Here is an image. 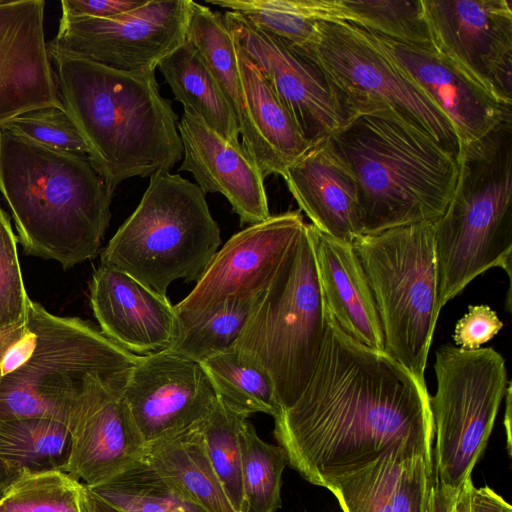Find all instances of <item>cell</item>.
Here are the masks:
<instances>
[{"label":"cell","instance_id":"22","mask_svg":"<svg viewBox=\"0 0 512 512\" xmlns=\"http://www.w3.org/2000/svg\"><path fill=\"white\" fill-rule=\"evenodd\" d=\"M281 176L316 229L348 243L361 235L357 182L329 138L311 145Z\"/></svg>","mask_w":512,"mask_h":512},{"label":"cell","instance_id":"12","mask_svg":"<svg viewBox=\"0 0 512 512\" xmlns=\"http://www.w3.org/2000/svg\"><path fill=\"white\" fill-rule=\"evenodd\" d=\"M192 0L146 1L108 18L61 13L47 48L126 72L155 70L185 40Z\"/></svg>","mask_w":512,"mask_h":512},{"label":"cell","instance_id":"27","mask_svg":"<svg viewBox=\"0 0 512 512\" xmlns=\"http://www.w3.org/2000/svg\"><path fill=\"white\" fill-rule=\"evenodd\" d=\"M175 99L210 129L242 145L234 114L198 49L186 39L157 65Z\"/></svg>","mask_w":512,"mask_h":512},{"label":"cell","instance_id":"26","mask_svg":"<svg viewBox=\"0 0 512 512\" xmlns=\"http://www.w3.org/2000/svg\"><path fill=\"white\" fill-rule=\"evenodd\" d=\"M236 48L250 118L266 158V177L281 176L285 167L311 144L302 136L275 90L237 41Z\"/></svg>","mask_w":512,"mask_h":512},{"label":"cell","instance_id":"32","mask_svg":"<svg viewBox=\"0 0 512 512\" xmlns=\"http://www.w3.org/2000/svg\"><path fill=\"white\" fill-rule=\"evenodd\" d=\"M336 22H348L395 41L431 45L422 0H333Z\"/></svg>","mask_w":512,"mask_h":512},{"label":"cell","instance_id":"36","mask_svg":"<svg viewBox=\"0 0 512 512\" xmlns=\"http://www.w3.org/2000/svg\"><path fill=\"white\" fill-rule=\"evenodd\" d=\"M244 419L218 398L213 410L198 424L208 458L237 512H246L240 443Z\"/></svg>","mask_w":512,"mask_h":512},{"label":"cell","instance_id":"17","mask_svg":"<svg viewBox=\"0 0 512 512\" xmlns=\"http://www.w3.org/2000/svg\"><path fill=\"white\" fill-rule=\"evenodd\" d=\"M223 16L305 140L313 145L331 136L345 121L346 113L318 68L288 43L256 27L244 16L232 11Z\"/></svg>","mask_w":512,"mask_h":512},{"label":"cell","instance_id":"11","mask_svg":"<svg viewBox=\"0 0 512 512\" xmlns=\"http://www.w3.org/2000/svg\"><path fill=\"white\" fill-rule=\"evenodd\" d=\"M293 48L322 73L346 118L370 104L388 105L458 158L460 144L449 119L368 31L348 22L319 21L308 42Z\"/></svg>","mask_w":512,"mask_h":512},{"label":"cell","instance_id":"18","mask_svg":"<svg viewBox=\"0 0 512 512\" xmlns=\"http://www.w3.org/2000/svg\"><path fill=\"white\" fill-rule=\"evenodd\" d=\"M43 0H0V126L28 111L64 109L44 32Z\"/></svg>","mask_w":512,"mask_h":512},{"label":"cell","instance_id":"21","mask_svg":"<svg viewBox=\"0 0 512 512\" xmlns=\"http://www.w3.org/2000/svg\"><path fill=\"white\" fill-rule=\"evenodd\" d=\"M178 130L183 146L179 171L190 172L204 194H222L241 225L271 216L264 178L242 145L232 144L187 110Z\"/></svg>","mask_w":512,"mask_h":512},{"label":"cell","instance_id":"31","mask_svg":"<svg viewBox=\"0 0 512 512\" xmlns=\"http://www.w3.org/2000/svg\"><path fill=\"white\" fill-rule=\"evenodd\" d=\"M244 16L293 47L312 36L316 22H334L332 0H207Z\"/></svg>","mask_w":512,"mask_h":512},{"label":"cell","instance_id":"4","mask_svg":"<svg viewBox=\"0 0 512 512\" xmlns=\"http://www.w3.org/2000/svg\"><path fill=\"white\" fill-rule=\"evenodd\" d=\"M0 193L27 255L55 260L64 269L97 256L114 191L88 155L0 129Z\"/></svg>","mask_w":512,"mask_h":512},{"label":"cell","instance_id":"7","mask_svg":"<svg viewBox=\"0 0 512 512\" xmlns=\"http://www.w3.org/2000/svg\"><path fill=\"white\" fill-rule=\"evenodd\" d=\"M28 323L36 339L27 359L0 378V421L43 418L68 428L89 387L116 378L139 359L78 317H62L31 303Z\"/></svg>","mask_w":512,"mask_h":512},{"label":"cell","instance_id":"29","mask_svg":"<svg viewBox=\"0 0 512 512\" xmlns=\"http://www.w3.org/2000/svg\"><path fill=\"white\" fill-rule=\"evenodd\" d=\"M3 512H91L87 486L57 467L21 468L3 487Z\"/></svg>","mask_w":512,"mask_h":512},{"label":"cell","instance_id":"28","mask_svg":"<svg viewBox=\"0 0 512 512\" xmlns=\"http://www.w3.org/2000/svg\"><path fill=\"white\" fill-rule=\"evenodd\" d=\"M433 456L410 442H399L371 463L333 479L326 487L343 512H393L394 490L406 462Z\"/></svg>","mask_w":512,"mask_h":512},{"label":"cell","instance_id":"34","mask_svg":"<svg viewBox=\"0 0 512 512\" xmlns=\"http://www.w3.org/2000/svg\"><path fill=\"white\" fill-rule=\"evenodd\" d=\"M88 489L120 512H205L145 462Z\"/></svg>","mask_w":512,"mask_h":512},{"label":"cell","instance_id":"15","mask_svg":"<svg viewBox=\"0 0 512 512\" xmlns=\"http://www.w3.org/2000/svg\"><path fill=\"white\" fill-rule=\"evenodd\" d=\"M119 390L146 447L195 427L218 401L201 364L171 349L140 356Z\"/></svg>","mask_w":512,"mask_h":512},{"label":"cell","instance_id":"16","mask_svg":"<svg viewBox=\"0 0 512 512\" xmlns=\"http://www.w3.org/2000/svg\"><path fill=\"white\" fill-rule=\"evenodd\" d=\"M122 375L94 382L68 424L67 457L57 468L89 488L144 463L146 444L119 390Z\"/></svg>","mask_w":512,"mask_h":512},{"label":"cell","instance_id":"45","mask_svg":"<svg viewBox=\"0 0 512 512\" xmlns=\"http://www.w3.org/2000/svg\"><path fill=\"white\" fill-rule=\"evenodd\" d=\"M88 488V487H87ZM90 492V490H89ZM91 497V512H120L117 508L113 507L109 503L96 497L90 492Z\"/></svg>","mask_w":512,"mask_h":512},{"label":"cell","instance_id":"41","mask_svg":"<svg viewBox=\"0 0 512 512\" xmlns=\"http://www.w3.org/2000/svg\"><path fill=\"white\" fill-rule=\"evenodd\" d=\"M503 322L488 305H470L460 318L452 335L455 346L462 350H476L490 341L502 329Z\"/></svg>","mask_w":512,"mask_h":512},{"label":"cell","instance_id":"37","mask_svg":"<svg viewBox=\"0 0 512 512\" xmlns=\"http://www.w3.org/2000/svg\"><path fill=\"white\" fill-rule=\"evenodd\" d=\"M69 444L68 428L55 420L0 421V464L18 471L61 457Z\"/></svg>","mask_w":512,"mask_h":512},{"label":"cell","instance_id":"47","mask_svg":"<svg viewBox=\"0 0 512 512\" xmlns=\"http://www.w3.org/2000/svg\"><path fill=\"white\" fill-rule=\"evenodd\" d=\"M454 512H455V508H454Z\"/></svg>","mask_w":512,"mask_h":512},{"label":"cell","instance_id":"14","mask_svg":"<svg viewBox=\"0 0 512 512\" xmlns=\"http://www.w3.org/2000/svg\"><path fill=\"white\" fill-rule=\"evenodd\" d=\"M306 224L300 210L287 211L234 234L213 256L192 291L175 305L178 319L263 293Z\"/></svg>","mask_w":512,"mask_h":512},{"label":"cell","instance_id":"24","mask_svg":"<svg viewBox=\"0 0 512 512\" xmlns=\"http://www.w3.org/2000/svg\"><path fill=\"white\" fill-rule=\"evenodd\" d=\"M188 39L200 52L236 119L242 146L266 178V158L250 118L240 72L236 41L223 14L192 2Z\"/></svg>","mask_w":512,"mask_h":512},{"label":"cell","instance_id":"35","mask_svg":"<svg viewBox=\"0 0 512 512\" xmlns=\"http://www.w3.org/2000/svg\"><path fill=\"white\" fill-rule=\"evenodd\" d=\"M246 512H276L282 505V474L288 464L280 446L262 440L251 422L240 428Z\"/></svg>","mask_w":512,"mask_h":512},{"label":"cell","instance_id":"38","mask_svg":"<svg viewBox=\"0 0 512 512\" xmlns=\"http://www.w3.org/2000/svg\"><path fill=\"white\" fill-rule=\"evenodd\" d=\"M31 303L19 264L17 237L0 207V331L26 323Z\"/></svg>","mask_w":512,"mask_h":512},{"label":"cell","instance_id":"33","mask_svg":"<svg viewBox=\"0 0 512 512\" xmlns=\"http://www.w3.org/2000/svg\"><path fill=\"white\" fill-rule=\"evenodd\" d=\"M258 296L225 302L198 316L178 319L177 336L170 349L199 363L232 349Z\"/></svg>","mask_w":512,"mask_h":512},{"label":"cell","instance_id":"6","mask_svg":"<svg viewBox=\"0 0 512 512\" xmlns=\"http://www.w3.org/2000/svg\"><path fill=\"white\" fill-rule=\"evenodd\" d=\"M221 242L220 228L197 184L158 171L102 251L101 265L166 296L175 280L197 281Z\"/></svg>","mask_w":512,"mask_h":512},{"label":"cell","instance_id":"46","mask_svg":"<svg viewBox=\"0 0 512 512\" xmlns=\"http://www.w3.org/2000/svg\"><path fill=\"white\" fill-rule=\"evenodd\" d=\"M0 512H3V510L0 508Z\"/></svg>","mask_w":512,"mask_h":512},{"label":"cell","instance_id":"8","mask_svg":"<svg viewBox=\"0 0 512 512\" xmlns=\"http://www.w3.org/2000/svg\"><path fill=\"white\" fill-rule=\"evenodd\" d=\"M325 326L326 312L306 224L272 282L256 299L232 350L240 361L270 378L283 410L307 385Z\"/></svg>","mask_w":512,"mask_h":512},{"label":"cell","instance_id":"5","mask_svg":"<svg viewBox=\"0 0 512 512\" xmlns=\"http://www.w3.org/2000/svg\"><path fill=\"white\" fill-rule=\"evenodd\" d=\"M457 160L452 198L434 221L441 307L491 268L511 279L512 119L462 146Z\"/></svg>","mask_w":512,"mask_h":512},{"label":"cell","instance_id":"3","mask_svg":"<svg viewBox=\"0 0 512 512\" xmlns=\"http://www.w3.org/2000/svg\"><path fill=\"white\" fill-rule=\"evenodd\" d=\"M358 187L361 235L436 221L458 177V160L385 104L350 114L328 137Z\"/></svg>","mask_w":512,"mask_h":512},{"label":"cell","instance_id":"42","mask_svg":"<svg viewBox=\"0 0 512 512\" xmlns=\"http://www.w3.org/2000/svg\"><path fill=\"white\" fill-rule=\"evenodd\" d=\"M455 512H512V507L490 487H475L471 477L458 491Z\"/></svg>","mask_w":512,"mask_h":512},{"label":"cell","instance_id":"40","mask_svg":"<svg viewBox=\"0 0 512 512\" xmlns=\"http://www.w3.org/2000/svg\"><path fill=\"white\" fill-rule=\"evenodd\" d=\"M434 481L433 461L422 455L411 457L396 482L393 512H426Z\"/></svg>","mask_w":512,"mask_h":512},{"label":"cell","instance_id":"19","mask_svg":"<svg viewBox=\"0 0 512 512\" xmlns=\"http://www.w3.org/2000/svg\"><path fill=\"white\" fill-rule=\"evenodd\" d=\"M368 32L449 119L460 148L484 138L504 121L512 119L510 106L493 98L431 45L401 43Z\"/></svg>","mask_w":512,"mask_h":512},{"label":"cell","instance_id":"10","mask_svg":"<svg viewBox=\"0 0 512 512\" xmlns=\"http://www.w3.org/2000/svg\"><path fill=\"white\" fill-rule=\"evenodd\" d=\"M435 356L434 472L440 485L459 490L488 444L510 381L505 359L491 347L462 350L446 344Z\"/></svg>","mask_w":512,"mask_h":512},{"label":"cell","instance_id":"1","mask_svg":"<svg viewBox=\"0 0 512 512\" xmlns=\"http://www.w3.org/2000/svg\"><path fill=\"white\" fill-rule=\"evenodd\" d=\"M274 420V436L288 464L324 488L399 442L433 456L427 386L386 351L348 336L327 313L313 373Z\"/></svg>","mask_w":512,"mask_h":512},{"label":"cell","instance_id":"23","mask_svg":"<svg viewBox=\"0 0 512 512\" xmlns=\"http://www.w3.org/2000/svg\"><path fill=\"white\" fill-rule=\"evenodd\" d=\"M319 285L326 313L348 336L384 350V335L373 294L352 243L309 224Z\"/></svg>","mask_w":512,"mask_h":512},{"label":"cell","instance_id":"20","mask_svg":"<svg viewBox=\"0 0 512 512\" xmlns=\"http://www.w3.org/2000/svg\"><path fill=\"white\" fill-rule=\"evenodd\" d=\"M89 290L100 330L113 342L139 356L171 348L178 316L167 296L105 265L93 273Z\"/></svg>","mask_w":512,"mask_h":512},{"label":"cell","instance_id":"43","mask_svg":"<svg viewBox=\"0 0 512 512\" xmlns=\"http://www.w3.org/2000/svg\"><path fill=\"white\" fill-rule=\"evenodd\" d=\"M146 1L142 0H62L61 13L108 18L142 6Z\"/></svg>","mask_w":512,"mask_h":512},{"label":"cell","instance_id":"39","mask_svg":"<svg viewBox=\"0 0 512 512\" xmlns=\"http://www.w3.org/2000/svg\"><path fill=\"white\" fill-rule=\"evenodd\" d=\"M0 129L49 148L88 155L86 143L65 109L28 111L2 124Z\"/></svg>","mask_w":512,"mask_h":512},{"label":"cell","instance_id":"9","mask_svg":"<svg viewBox=\"0 0 512 512\" xmlns=\"http://www.w3.org/2000/svg\"><path fill=\"white\" fill-rule=\"evenodd\" d=\"M352 246L373 294L385 351L426 385L428 353L442 309L434 222L360 235Z\"/></svg>","mask_w":512,"mask_h":512},{"label":"cell","instance_id":"30","mask_svg":"<svg viewBox=\"0 0 512 512\" xmlns=\"http://www.w3.org/2000/svg\"><path fill=\"white\" fill-rule=\"evenodd\" d=\"M200 364L217 397L238 415L248 418L265 413L275 418L280 413L270 378L260 369L240 361L232 349L216 353Z\"/></svg>","mask_w":512,"mask_h":512},{"label":"cell","instance_id":"13","mask_svg":"<svg viewBox=\"0 0 512 512\" xmlns=\"http://www.w3.org/2000/svg\"><path fill=\"white\" fill-rule=\"evenodd\" d=\"M431 46L500 103L512 105L509 0H422Z\"/></svg>","mask_w":512,"mask_h":512},{"label":"cell","instance_id":"2","mask_svg":"<svg viewBox=\"0 0 512 512\" xmlns=\"http://www.w3.org/2000/svg\"><path fill=\"white\" fill-rule=\"evenodd\" d=\"M61 103L112 191L131 177L170 171L183 157L178 116L155 70L126 72L48 50Z\"/></svg>","mask_w":512,"mask_h":512},{"label":"cell","instance_id":"44","mask_svg":"<svg viewBox=\"0 0 512 512\" xmlns=\"http://www.w3.org/2000/svg\"><path fill=\"white\" fill-rule=\"evenodd\" d=\"M458 491L440 485L435 477L430 489L426 512H454Z\"/></svg>","mask_w":512,"mask_h":512},{"label":"cell","instance_id":"25","mask_svg":"<svg viewBox=\"0 0 512 512\" xmlns=\"http://www.w3.org/2000/svg\"><path fill=\"white\" fill-rule=\"evenodd\" d=\"M144 462L205 512H237L212 467L198 425L148 445Z\"/></svg>","mask_w":512,"mask_h":512}]
</instances>
